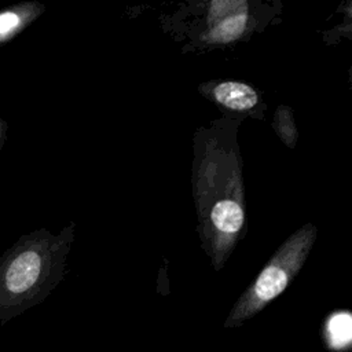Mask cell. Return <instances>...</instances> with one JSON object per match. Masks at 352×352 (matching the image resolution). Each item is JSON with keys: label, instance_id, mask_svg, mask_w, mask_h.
<instances>
[{"label": "cell", "instance_id": "6da1fadb", "mask_svg": "<svg viewBox=\"0 0 352 352\" xmlns=\"http://www.w3.org/2000/svg\"><path fill=\"white\" fill-rule=\"evenodd\" d=\"M73 226L22 235L0 256V324L43 302L63 278Z\"/></svg>", "mask_w": 352, "mask_h": 352}, {"label": "cell", "instance_id": "7a4b0ae2", "mask_svg": "<svg viewBox=\"0 0 352 352\" xmlns=\"http://www.w3.org/2000/svg\"><path fill=\"white\" fill-rule=\"evenodd\" d=\"M315 238L316 228L312 224H304L300 230L292 234L236 300L228 312L223 327H241L280 296L300 272Z\"/></svg>", "mask_w": 352, "mask_h": 352}, {"label": "cell", "instance_id": "3957f363", "mask_svg": "<svg viewBox=\"0 0 352 352\" xmlns=\"http://www.w3.org/2000/svg\"><path fill=\"white\" fill-rule=\"evenodd\" d=\"M45 7L38 1H21L0 10V45L10 43L30 26Z\"/></svg>", "mask_w": 352, "mask_h": 352}, {"label": "cell", "instance_id": "277c9868", "mask_svg": "<svg viewBox=\"0 0 352 352\" xmlns=\"http://www.w3.org/2000/svg\"><path fill=\"white\" fill-rule=\"evenodd\" d=\"M213 98L227 109L245 111L256 106L258 98L256 91L242 82L224 81L213 88Z\"/></svg>", "mask_w": 352, "mask_h": 352}, {"label": "cell", "instance_id": "5b68a950", "mask_svg": "<svg viewBox=\"0 0 352 352\" xmlns=\"http://www.w3.org/2000/svg\"><path fill=\"white\" fill-rule=\"evenodd\" d=\"M248 25V12H239L210 23L209 40L228 43L239 37Z\"/></svg>", "mask_w": 352, "mask_h": 352}, {"label": "cell", "instance_id": "8992f818", "mask_svg": "<svg viewBox=\"0 0 352 352\" xmlns=\"http://www.w3.org/2000/svg\"><path fill=\"white\" fill-rule=\"evenodd\" d=\"M274 128L276 129L279 138L289 147H294L297 140V129L294 125V120L289 107L279 106L274 118Z\"/></svg>", "mask_w": 352, "mask_h": 352}, {"label": "cell", "instance_id": "52a82bcc", "mask_svg": "<svg viewBox=\"0 0 352 352\" xmlns=\"http://www.w3.org/2000/svg\"><path fill=\"white\" fill-rule=\"evenodd\" d=\"M239 12H248L246 1H239V0L212 1L209 6V23L234 14H239Z\"/></svg>", "mask_w": 352, "mask_h": 352}, {"label": "cell", "instance_id": "ba28073f", "mask_svg": "<svg viewBox=\"0 0 352 352\" xmlns=\"http://www.w3.org/2000/svg\"><path fill=\"white\" fill-rule=\"evenodd\" d=\"M349 324H351V318L348 314H338L334 315L330 322H329V329H333V338L337 341L340 337H345V340H349Z\"/></svg>", "mask_w": 352, "mask_h": 352}, {"label": "cell", "instance_id": "9c48e42d", "mask_svg": "<svg viewBox=\"0 0 352 352\" xmlns=\"http://www.w3.org/2000/svg\"><path fill=\"white\" fill-rule=\"evenodd\" d=\"M7 129H8V124L0 116V148L4 146V143L7 140Z\"/></svg>", "mask_w": 352, "mask_h": 352}]
</instances>
